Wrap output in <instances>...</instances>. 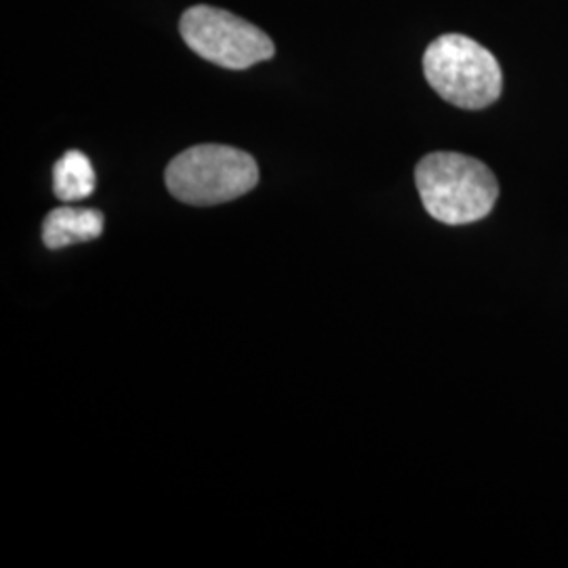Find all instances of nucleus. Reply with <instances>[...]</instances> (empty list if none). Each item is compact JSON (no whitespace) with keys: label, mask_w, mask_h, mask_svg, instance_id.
<instances>
[{"label":"nucleus","mask_w":568,"mask_h":568,"mask_svg":"<svg viewBox=\"0 0 568 568\" xmlns=\"http://www.w3.org/2000/svg\"><path fill=\"white\" fill-rule=\"evenodd\" d=\"M415 183L427 213L440 224L485 220L499 199V183L487 164L459 152H434L415 169Z\"/></svg>","instance_id":"obj_1"},{"label":"nucleus","mask_w":568,"mask_h":568,"mask_svg":"<svg viewBox=\"0 0 568 568\" xmlns=\"http://www.w3.org/2000/svg\"><path fill=\"white\" fill-rule=\"evenodd\" d=\"M169 192L185 204L213 206L230 203L260 182L251 154L232 145L204 143L178 154L164 173Z\"/></svg>","instance_id":"obj_2"},{"label":"nucleus","mask_w":568,"mask_h":568,"mask_svg":"<svg viewBox=\"0 0 568 568\" xmlns=\"http://www.w3.org/2000/svg\"><path fill=\"white\" fill-rule=\"evenodd\" d=\"M424 74L429 87L464 110H483L504 91L501 65L480 42L464 34H443L424 53Z\"/></svg>","instance_id":"obj_3"},{"label":"nucleus","mask_w":568,"mask_h":568,"mask_svg":"<svg viewBox=\"0 0 568 568\" xmlns=\"http://www.w3.org/2000/svg\"><path fill=\"white\" fill-rule=\"evenodd\" d=\"M183 41L203 60L227 70H246L272 60L276 49L257 26L209 4L187 9L180 21Z\"/></svg>","instance_id":"obj_4"},{"label":"nucleus","mask_w":568,"mask_h":568,"mask_svg":"<svg viewBox=\"0 0 568 568\" xmlns=\"http://www.w3.org/2000/svg\"><path fill=\"white\" fill-rule=\"evenodd\" d=\"M102 232L103 215L100 211L60 206L42 222V243L49 248H63L70 244L95 241L102 236Z\"/></svg>","instance_id":"obj_5"},{"label":"nucleus","mask_w":568,"mask_h":568,"mask_svg":"<svg viewBox=\"0 0 568 568\" xmlns=\"http://www.w3.org/2000/svg\"><path fill=\"white\" fill-rule=\"evenodd\" d=\"M53 192L63 203L84 201L95 192V171L91 161L70 150L53 166Z\"/></svg>","instance_id":"obj_6"}]
</instances>
